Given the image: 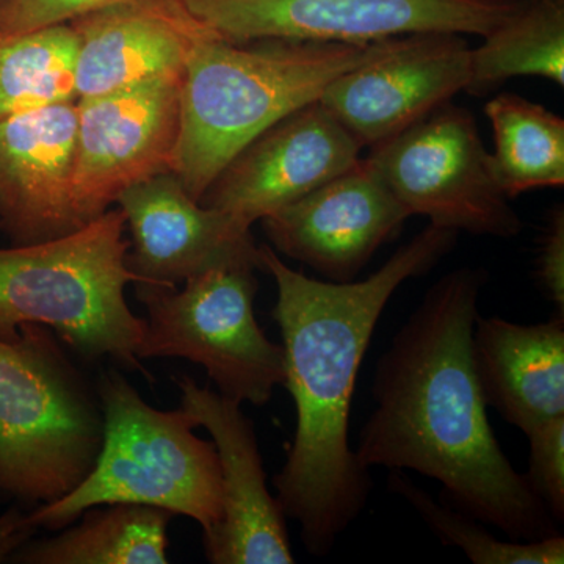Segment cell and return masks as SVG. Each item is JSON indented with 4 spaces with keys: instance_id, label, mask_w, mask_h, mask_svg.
Masks as SVG:
<instances>
[{
    "instance_id": "1",
    "label": "cell",
    "mask_w": 564,
    "mask_h": 564,
    "mask_svg": "<svg viewBox=\"0 0 564 564\" xmlns=\"http://www.w3.org/2000/svg\"><path fill=\"white\" fill-rule=\"evenodd\" d=\"M484 270L456 269L426 292L375 369L373 413L355 454L364 469L434 478L456 510L513 541L558 534L547 507L503 454L474 369Z\"/></svg>"
},
{
    "instance_id": "2",
    "label": "cell",
    "mask_w": 564,
    "mask_h": 564,
    "mask_svg": "<svg viewBox=\"0 0 564 564\" xmlns=\"http://www.w3.org/2000/svg\"><path fill=\"white\" fill-rule=\"evenodd\" d=\"M458 232L429 225L367 280L317 281L259 247L261 270L278 289L273 318L285 356L284 388L296 411L288 459L273 477L285 518L300 525L304 549L326 556L361 516L372 480L351 451L348 423L359 369L386 304L410 278L454 250Z\"/></svg>"
},
{
    "instance_id": "3",
    "label": "cell",
    "mask_w": 564,
    "mask_h": 564,
    "mask_svg": "<svg viewBox=\"0 0 564 564\" xmlns=\"http://www.w3.org/2000/svg\"><path fill=\"white\" fill-rule=\"evenodd\" d=\"M393 40L317 43L267 39L196 41L181 79V131L173 173L193 199L256 137L322 98L340 74L380 57Z\"/></svg>"
},
{
    "instance_id": "4",
    "label": "cell",
    "mask_w": 564,
    "mask_h": 564,
    "mask_svg": "<svg viewBox=\"0 0 564 564\" xmlns=\"http://www.w3.org/2000/svg\"><path fill=\"white\" fill-rule=\"evenodd\" d=\"M124 231L118 207L57 239L0 248V340L43 325L85 358L144 373L137 348L147 322L126 300L139 278L126 265Z\"/></svg>"
},
{
    "instance_id": "5",
    "label": "cell",
    "mask_w": 564,
    "mask_h": 564,
    "mask_svg": "<svg viewBox=\"0 0 564 564\" xmlns=\"http://www.w3.org/2000/svg\"><path fill=\"white\" fill-rule=\"evenodd\" d=\"M96 393L104 437L95 467L68 496L33 508L31 525L58 532L96 505L137 503L187 516L203 536L214 532L223 518L220 459L196 436L195 419L151 406L120 372L101 375Z\"/></svg>"
},
{
    "instance_id": "6",
    "label": "cell",
    "mask_w": 564,
    "mask_h": 564,
    "mask_svg": "<svg viewBox=\"0 0 564 564\" xmlns=\"http://www.w3.org/2000/svg\"><path fill=\"white\" fill-rule=\"evenodd\" d=\"M57 334L22 325L0 340V496L28 505L57 502L90 475L104 419Z\"/></svg>"
},
{
    "instance_id": "7",
    "label": "cell",
    "mask_w": 564,
    "mask_h": 564,
    "mask_svg": "<svg viewBox=\"0 0 564 564\" xmlns=\"http://www.w3.org/2000/svg\"><path fill=\"white\" fill-rule=\"evenodd\" d=\"M254 269L229 267L188 278L182 288L135 284L144 318L137 358H181L203 366L226 399L263 406L284 384L282 345L254 315Z\"/></svg>"
},
{
    "instance_id": "8",
    "label": "cell",
    "mask_w": 564,
    "mask_h": 564,
    "mask_svg": "<svg viewBox=\"0 0 564 564\" xmlns=\"http://www.w3.org/2000/svg\"><path fill=\"white\" fill-rule=\"evenodd\" d=\"M369 165L392 195L430 225L508 237L522 221L494 180L473 113L445 102L411 128L372 147Z\"/></svg>"
},
{
    "instance_id": "9",
    "label": "cell",
    "mask_w": 564,
    "mask_h": 564,
    "mask_svg": "<svg viewBox=\"0 0 564 564\" xmlns=\"http://www.w3.org/2000/svg\"><path fill=\"white\" fill-rule=\"evenodd\" d=\"M192 17L231 43L280 39L377 43L415 33L480 35L518 0H180Z\"/></svg>"
},
{
    "instance_id": "10",
    "label": "cell",
    "mask_w": 564,
    "mask_h": 564,
    "mask_svg": "<svg viewBox=\"0 0 564 564\" xmlns=\"http://www.w3.org/2000/svg\"><path fill=\"white\" fill-rule=\"evenodd\" d=\"M181 76L77 101L73 206L80 226L137 182L173 172L181 131Z\"/></svg>"
},
{
    "instance_id": "11",
    "label": "cell",
    "mask_w": 564,
    "mask_h": 564,
    "mask_svg": "<svg viewBox=\"0 0 564 564\" xmlns=\"http://www.w3.org/2000/svg\"><path fill=\"white\" fill-rule=\"evenodd\" d=\"M469 80L470 47L463 35L415 33L340 74L318 101L362 148H372L451 102Z\"/></svg>"
},
{
    "instance_id": "12",
    "label": "cell",
    "mask_w": 564,
    "mask_h": 564,
    "mask_svg": "<svg viewBox=\"0 0 564 564\" xmlns=\"http://www.w3.org/2000/svg\"><path fill=\"white\" fill-rule=\"evenodd\" d=\"M362 147L321 101L282 118L243 148L202 204L247 226L299 202L359 161Z\"/></svg>"
},
{
    "instance_id": "13",
    "label": "cell",
    "mask_w": 564,
    "mask_h": 564,
    "mask_svg": "<svg viewBox=\"0 0 564 564\" xmlns=\"http://www.w3.org/2000/svg\"><path fill=\"white\" fill-rule=\"evenodd\" d=\"M115 204L131 232L126 265L139 282L174 288L209 270L261 269L250 226L193 199L173 172L137 182Z\"/></svg>"
},
{
    "instance_id": "14",
    "label": "cell",
    "mask_w": 564,
    "mask_h": 564,
    "mask_svg": "<svg viewBox=\"0 0 564 564\" xmlns=\"http://www.w3.org/2000/svg\"><path fill=\"white\" fill-rule=\"evenodd\" d=\"M181 408L207 430L221 467L223 518L203 536L212 564H292L288 522L267 488L254 423L242 404L203 388L188 377L176 380Z\"/></svg>"
},
{
    "instance_id": "15",
    "label": "cell",
    "mask_w": 564,
    "mask_h": 564,
    "mask_svg": "<svg viewBox=\"0 0 564 564\" xmlns=\"http://www.w3.org/2000/svg\"><path fill=\"white\" fill-rule=\"evenodd\" d=\"M366 159L263 218L273 250L333 282L356 274L410 218Z\"/></svg>"
},
{
    "instance_id": "16",
    "label": "cell",
    "mask_w": 564,
    "mask_h": 564,
    "mask_svg": "<svg viewBox=\"0 0 564 564\" xmlns=\"http://www.w3.org/2000/svg\"><path fill=\"white\" fill-rule=\"evenodd\" d=\"M77 101L0 121V229L13 245L84 228L73 206Z\"/></svg>"
},
{
    "instance_id": "17",
    "label": "cell",
    "mask_w": 564,
    "mask_h": 564,
    "mask_svg": "<svg viewBox=\"0 0 564 564\" xmlns=\"http://www.w3.org/2000/svg\"><path fill=\"white\" fill-rule=\"evenodd\" d=\"M69 24L79 40L77 101L181 76L196 41L212 32L180 0H121Z\"/></svg>"
},
{
    "instance_id": "18",
    "label": "cell",
    "mask_w": 564,
    "mask_h": 564,
    "mask_svg": "<svg viewBox=\"0 0 564 564\" xmlns=\"http://www.w3.org/2000/svg\"><path fill=\"white\" fill-rule=\"evenodd\" d=\"M473 358L486 404L522 433L564 414V315L536 325L478 315Z\"/></svg>"
},
{
    "instance_id": "19",
    "label": "cell",
    "mask_w": 564,
    "mask_h": 564,
    "mask_svg": "<svg viewBox=\"0 0 564 564\" xmlns=\"http://www.w3.org/2000/svg\"><path fill=\"white\" fill-rule=\"evenodd\" d=\"M173 513L137 503L88 508L62 533L25 541L11 555L20 564H166Z\"/></svg>"
},
{
    "instance_id": "20",
    "label": "cell",
    "mask_w": 564,
    "mask_h": 564,
    "mask_svg": "<svg viewBox=\"0 0 564 564\" xmlns=\"http://www.w3.org/2000/svg\"><path fill=\"white\" fill-rule=\"evenodd\" d=\"M480 46L470 50V80L477 93L514 77L564 84V0H518L514 10Z\"/></svg>"
},
{
    "instance_id": "21",
    "label": "cell",
    "mask_w": 564,
    "mask_h": 564,
    "mask_svg": "<svg viewBox=\"0 0 564 564\" xmlns=\"http://www.w3.org/2000/svg\"><path fill=\"white\" fill-rule=\"evenodd\" d=\"M485 113L494 133V180L508 198L564 184L563 118L514 95L491 99Z\"/></svg>"
},
{
    "instance_id": "22",
    "label": "cell",
    "mask_w": 564,
    "mask_h": 564,
    "mask_svg": "<svg viewBox=\"0 0 564 564\" xmlns=\"http://www.w3.org/2000/svg\"><path fill=\"white\" fill-rule=\"evenodd\" d=\"M77 50L79 40L69 22L0 33V121L77 101Z\"/></svg>"
},
{
    "instance_id": "23",
    "label": "cell",
    "mask_w": 564,
    "mask_h": 564,
    "mask_svg": "<svg viewBox=\"0 0 564 564\" xmlns=\"http://www.w3.org/2000/svg\"><path fill=\"white\" fill-rule=\"evenodd\" d=\"M389 489L406 500L445 545L462 549L474 564H563L564 538L536 541H502L486 532L470 516L434 502L402 470H391Z\"/></svg>"
},
{
    "instance_id": "24",
    "label": "cell",
    "mask_w": 564,
    "mask_h": 564,
    "mask_svg": "<svg viewBox=\"0 0 564 564\" xmlns=\"http://www.w3.org/2000/svg\"><path fill=\"white\" fill-rule=\"evenodd\" d=\"M530 443V488L556 522L564 519V414L549 419L525 434Z\"/></svg>"
},
{
    "instance_id": "25",
    "label": "cell",
    "mask_w": 564,
    "mask_h": 564,
    "mask_svg": "<svg viewBox=\"0 0 564 564\" xmlns=\"http://www.w3.org/2000/svg\"><path fill=\"white\" fill-rule=\"evenodd\" d=\"M121 0H7L0 9V33H22L66 24Z\"/></svg>"
},
{
    "instance_id": "26",
    "label": "cell",
    "mask_w": 564,
    "mask_h": 564,
    "mask_svg": "<svg viewBox=\"0 0 564 564\" xmlns=\"http://www.w3.org/2000/svg\"><path fill=\"white\" fill-rule=\"evenodd\" d=\"M538 281L547 299L555 304L556 313L564 315V212L555 210L549 220L540 256Z\"/></svg>"
},
{
    "instance_id": "27",
    "label": "cell",
    "mask_w": 564,
    "mask_h": 564,
    "mask_svg": "<svg viewBox=\"0 0 564 564\" xmlns=\"http://www.w3.org/2000/svg\"><path fill=\"white\" fill-rule=\"evenodd\" d=\"M28 513L9 510L0 514V563H10L11 555L35 534Z\"/></svg>"
},
{
    "instance_id": "28",
    "label": "cell",
    "mask_w": 564,
    "mask_h": 564,
    "mask_svg": "<svg viewBox=\"0 0 564 564\" xmlns=\"http://www.w3.org/2000/svg\"><path fill=\"white\" fill-rule=\"evenodd\" d=\"M7 0H0V9H2L3 6H6Z\"/></svg>"
}]
</instances>
